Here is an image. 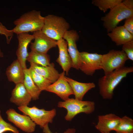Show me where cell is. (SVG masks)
Returning a JSON list of instances; mask_svg holds the SVG:
<instances>
[{"mask_svg":"<svg viewBox=\"0 0 133 133\" xmlns=\"http://www.w3.org/2000/svg\"><path fill=\"white\" fill-rule=\"evenodd\" d=\"M30 76L33 82L41 91L45 90L52 83L50 81L36 73L31 67L29 68Z\"/></svg>","mask_w":133,"mask_h":133,"instance_id":"cb8c5ba5","label":"cell"},{"mask_svg":"<svg viewBox=\"0 0 133 133\" xmlns=\"http://www.w3.org/2000/svg\"><path fill=\"white\" fill-rule=\"evenodd\" d=\"M27 60L30 63L43 66H48L50 63V57L47 54L39 53L32 50L28 53Z\"/></svg>","mask_w":133,"mask_h":133,"instance_id":"7402d4cb","label":"cell"},{"mask_svg":"<svg viewBox=\"0 0 133 133\" xmlns=\"http://www.w3.org/2000/svg\"><path fill=\"white\" fill-rule=\"evenodd\" d=\"M18 109L24 115L29 116L36 124L42 128L49 123L53 122L56 114L55 109L47 111L44 109H39L35 106L32 107L28 106L18 107Z\"/></svg>","mask_w":133,"mask_h":133,"instance_id":"8992f818","label":"cell"},{"mask_svg":"<svg viewBox=\"0 0 133 133\" xmlns=\"http://www.w3.org/2000/svg\"><path fill=\"white\" fill-rule=\"evenodd\" d=\"M81 63L80 69L86 75L92 76L97 70L101 69L102 54L97 53L80 52Z\"/></svg>","mask_w":133,"mask_h":133,"instance_id":"ba28073f","label":"cell"},{"mask_svg":"<svg viewBox=\"0 0 133 133\" xmlns=\"http://www.w3.org/2000/svg\"><path fill=\"white\" fill-rule=\"evenodd\" d=\"M3 53L2 52L0 48V58L3 57Z\"/></svg>","mask_w":133,"mask_h":133,"instance_id":"1f68e13d","label":"cell"},{"mask_svg":"<svg viewBox=\"0 0 133 133\" xmlns=\"http://www.w3.org/2000/svg\"><path fill=\"white\" fill-rule=\"evenodd\" d=\"M16 84L12 91L10 101L18 107L28 106L32 99L23 83Z\"/></svg>","mask_w":133,"mask_h":133,"instance_id":"9a60e30c","label":"cell"},{"mask_svg":"<svg viewBox=\"0 0 133 133\" xmlns=\"http://www.w3.org/2000/svg\"><path fill=\"white\" fill-rule=\"evenodd\" d=\"M34 41L31 42V50L43 54H47L51 49L57 46V41L49 38L41 31L33 32Z\"/></svg>","mask_w":133,"mask_h":133,"instance_id":"8fae6325","label":"cell"},{"mask_svg":"<svg viewBox=\"0 0 133 133\" xmlns=\"http://www.w3.org/2000/svg\"><path fill=\"white\" fill-rule=\"evenodd\" d=\"M79 36L76 31L68 30L64 34L63 38L66 42L67 50L72 61V67L79 70L81 63L80 52L78 50L76 42Z\"/></svg>","mask_w":133,"mask_h":133,"instance_id":"9c48e42d","label":"cell"},{"mask_svg":"<svg viewBox=\"0 0 133 133\" xmlns=\"http://www.w3.org/2000/svg\"><path fill=\"white\" fill-rule=\"evenodd\" d=\"M6 113L9 121L22 131L28 133L35 131L36 124L29 116L20 114L12 108L7 110Z\"/></svg>","mask_w":133,"mask_h":133,"instance_id":"30bf717a","label":"cell"},{"mask_svg":"<svg viewBox=\"0 0 133 133\" xmlns=\"http://www.w3.org/2000/svg\"><path fill=\"white\" fill-rule=\"evenodd\" d=\"M44 17L40 11L33 10L25 13L14 22L15 27L12 30L18 34L41 31L43 26Z\"/></svg>","mask_w":133,"mask_h":133,"instance_id":"7a4b0ae2","label":"cell"},{"mask_svg":"<svg viewBox=\"0 0 133 133\" xmlns=\"http://www.w3.org/2000/svg\"><path fill=\"white\" fill-rule=\"evenodd\" d=\"M128 59L125 53L122 50H110L107 53L102 55L101 68L105 75L124 66Z\"/></svg>","mask_w":133,"mask_h":133,"instance_id":"52a82bcc","label":"cell"},{"mask_svg":"<svg viewBox=\"0 0 133 133\" xmlns=\"http://www.w3.org/2000/svg\"><path fill=\"white\" fill-rule=\"evenodd\" d=\"M133 72V66H124L100 78L98 84L99 93L102 98L105 99H112L116 87L128 73Z\"/></svg>","mask_w":133,"mask_h":133,"instance_id":"6da1fadb","label":"cell"},{"mask_svg":"<svg viewBox=\"0 0 133 133\" xmlns=\"http://www.w3.org/2000/svg\"><path fill=\"white\" fill-rule=\"evenodd\" d=\"M23 69L17 59L14 61L6 70V74L8 80L16 84L23 83L24 77Z\"/></svg>","mask_w":133,"mask_h":133,"instance_id":"ffe728a7","label":"cell"},{"mask_svg":"<svg viewBox=\"0 0 133 133\" xmlns=\"http://www.w3.org/2000/svg\"><path fill=\"white\" fill-rule=\"evenodd\" d=\"M116 133H133V120L126 116L121 118L115 129Z\"/></svg>","mask_w":133,"mask_h":133,"instance_id":"603a6c76","label":"cell"},{"mask_svg":"<svg viewBox=\"0 0 133 133\" xmlns=\"http://www.w3.org/2000/svg\"><path fill=\"white\" fill-rule=\"evenodd\" d=\"M14 33L12 30H9L0 22V34L4 35L5 37L7 43H10L13 36Z\"/></svg>","mask_w":133,"mask_h":133,"instance_id":"83f0119b","label":"cell"},{"mask_svg":"<svg viewBox=\"0 0 133 133\" xmlns=\"http://www.w3.org/2000/svg\"><path fill=\"white\" fill-rule=\"evenodd\" d=\"M122 50L126 55L128 59L133 61V40L124 44L122 45Z\"/></svg>","mask_w":133,"mask_h":133,"instance_id":"4316f807","label":"cell"},{"mask_svg":"<svg viewBox=\"0 0 133 133\" xmlns=\"http://www.w3.org/2000/svg\"><path fill=\"white\" fill-rule=\"evenodd\" d=\"M57 46L58 48L59 55L56 61L67 75L72 67V61L68 51L67 43L62 38L57 41Z\"/></svg>","mask_w":133,"mask_h":133,"instance_id":"2e32d148","label":"cell"},{"mask_svg":"<svg viewBox=\"0 0 133 133\" xmlns=\"http://www.w3.org/2000/svg\"><path fill=\"white\" fill-rule=\"evenodd\" d=\"M121 118L115 114L110 113L98 116V122L96 128L101 133H110L115 129Z\"/></svg>","mask_w":133,"mask_h":133,"instance_id":"5bb4252c","label":"cell"},{"mask_svg":"<svg viewBox=\"0 0 133 133\" xmlns=\"http://www.w3.org/2000/svg\"><path fill=\"white\" fill-rule=\"evenodd\" d=\"M0 110V133L10 131L13 133H19L17 129L10 123L5 121L2 118Z\"/></svg>","mask_w":133,"mask_h":133,"instance_id":"484cf974","label":"cell"},{"mask_svg":"<svg viewBox=\"0 0 133 133\" xmlns=\"http://www.w3.org/2000/svg\"><path fill=\"white\" fill-rule=\"evenodd\" d=\"M123 0H93L92 3L100 10L105 12L118 4L121 3Z\"/></svg>","mask_w":133,"mask_h":133,"instance_id":"d4e9b609","label":"cell"},{"mask_svg":"<svg viewBox=\"0 0 133 133\" xmlns=\"http://www.w3.org/2000/svg\"><path fill=\"white\" fill-rule=\"evenodd\" d=\"M18 45L16 51L17 60L23 69L27 68L26 62L28 55L27 48L29 44L34 39L33 34L28 33H22L17 34Z\"/></svg>","mask_w":133,"mask_h":133,"instance_id":"4fadbf2b","label":"cell"},{"mask_svg":"<svg viewBox=\"0 0 133 133\" xmlns=\"http://www.w3.org/2000/svg\"><path fill=\"white\" fill-rule=\"evenodd\" d=\"M43 132L44 133H53L50 130L48 124L45 126L43 128ZM75 130L73 128H69L66 130L64 133H75ZM55 133H57L56 132Z\"/></svg>","mask_w":133,"mask_h":133,"instance_id":"f546056e","label":"cell"},{"mask_svg":"<svg viewBox=\"0 0 133 133\" xmlns=\"http://www.w3.org/2000/svg\"><path fill=\"white\" fill-rule=\"evenodd\" d=\"M65 79L72 90L75 99L79 100H83L85 94L96 86L95 84L93 82L81 83L66 76Z\"/></svg>","mask_w":133,"mask_h":133,"instance_id":"ac0fdd59","label":"cell"},{"mask_svg":"<svg viewBox=\"0 0 133 133\" xmlns=\"http://www.w3.org/2000/svg\"><path fill=\"white\" fill-rule=\"evenodd\" d=\"M107 35L117 46L122 45L127 42L133 40V35L123 26H117L108 33Z\"/></svg>","mask_w":133,"mask_h":133,"instance_id":"d6986e66","label":"cell"},{"mask_svg":"<svg viewBox=\"0 0 133 133\" xmlns=\"http://www.w3.org/2000/svg\"><path fill=\"white\" fill-rule=\"evenodd\" d=\"M24 77L23 83L26 89L31 95L32 100L38 99L41 91L38 88L33 81L30 74L29 68L23 69Z\"/></svg>","mask_w":133,"mask_h":133,"instance_id":"44dd1931","label":"cell"},{"mask_svg":"<svg viewBox=\"0 0 133 133\" xmlns=\"http://www.w3.org/2000/svg\"><path fill=\"white\" fill-rule=\"evenodd\" d=\"M65 72L60 74L58 79L51 84L45 91L55 93L64 101L69 99V96L74 94L72 90L65 79Z\"/></svg>","mask_w":133,"mask_h":133,"instance_id":"7c38bea8","label":"cell"},{"mask_svg":"<svg viewBox=\"0 0 133 133\" xmlns=\"http://www.w3.org/2000/svg\"><path fill=\"white\" fill-rule=\"evenodd\" d=\"M57 106L67 110V113L65 118L68 121H71L76 115L80 113L90 114L93 112L95 109V104L93 101H83L73 98L59 102Z\"/></svg>","mask_w":133,"mask_h":133,"instance_id":"277c9868","label":"cell"},{"mask_svg":"<svg viewBox=\"0 0 133 133\" xmlns=\"http://www.w3.org/2000/svg\"><path fill=\"white\" fill-rule=\"evenodd\" d=\"M31 67L39 74L50 81L52 83L55 82L59 77V73L55 68L53 63L46 66H43L35 64L30 63Z\"/></svg>","mask_w":133,"mask_h":133,"instance_id":"e0dca14e","label":"cell"},{"mask_svg":"<svg viewBox=\"0 0 133 133\" xmlns=\"http://www.w3.org/2000/svg\"><path fill=\"white\" fill-rule=\"evenodd\" d=\"M41 31L49 38L56 41L63 38L70 27L69 23L63 17L53 15L44 17Z\"/></svg>","mask_w":133,"mask_h":133,"instance_id":"3957f363","label":"cell"},{"mask_svg":"<svg viewBox=\"0 0 133 133\" xmlns=\"http://www.w3.org/2000/svg\"><path fill=\"white\" fill-rule=\"evenodd\" d=\"M123 26L129 32L133 35V16L125 19Z\"/></svg>","mask_w":133,"mask_h":133,"instance_id":"f1b7e54d","label":"cell"},{"mask_svg":"<svg viewBox=\"0 0 133 133\" xmlns=\"http://www.w3.org/2000/svg\"><path fill=\"white\" fill-rule=\"evenodd\" d=\"M121 3L128 9L133 10V0H123Z\"/></svg>","mask_w":133,"mask_h":133,"instance_id":"4dcf8cb0","label":"cell"},{"mask_svg":"<svg viewBox=\"0 0 133 133\" xmlns=\"http://www.w3.org/2000/svg\"><path fill=\"white\" fill-rule=\"evenodd\" d=\"M133 16V10L128 9L122 3L117 5L101 18L104 27L109 33L122 20Z\"/></svg>","mask_w":133,"mask_h":133,"instance_id":"5b68a950","label":"cell"}]
</instances>
